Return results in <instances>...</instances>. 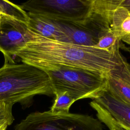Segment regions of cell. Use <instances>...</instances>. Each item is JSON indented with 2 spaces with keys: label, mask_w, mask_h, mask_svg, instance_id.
<instances>
[{
  "label": "cell",
  "mask_w": 130,
  "mask_h": 130,
  "mask_svg": "<svg viewBox=\"0 0 130 130\" xmlns=\"http://www.w3.org/2000/svg\"><path fill=\"white\" fill-rule=\"evenodd\" d=\"M16 56L23 63L43 71L51 67L66 66L106 75L120 69L125 61L120 53L49 39L34 32Z\"/></svg>",
  "instance_id": "1"
},
{
  "label": "cell",
  "mask_w": 130,
  "mask_h": 130,
  "mask_svg": "<svg viewBox=\"0 0 130 130\" xmlns=\"http://www.w3.org/2000/svg\"><path fill=\"white\" fill-rule=\"evenodd\" d=\"M54 94L47 74L25 63H5L0 68V102L28 106L35 96Z\"/></svg>",
  "instance_id": "2"
},
{
  "label": "cell",
  "mask_w": 130,
  "mask_h": 130,
  "mask_svg": "<svg viewBox=\"0 0 130 130\" xmlns=\"http://www.w3.org/2000/svg\"><path fill=\"white\" fill-rule=\"evenodd\" d=\"M48 76L53 93L67 91L76 101L95 100L108 89V75L66 66H53L43 70Z\"/></svg>",
  "instance_id": "3"
},
{
  "label": "cell",
  "mask_w": 130,
  "mask_h": 130,
  "mask_svg": "<svg viewBox=\"0 0 130 130\" xmlns=\"http://www.w3.org/2000/svg\"><path fill=\"white\" fill-rule=\"evenodd\" d=\"M94 0H30L20 6L27 13L37 14L61 22L85 26L92 15Z\"/></svg>",
  "instance_id": "4"
},
{
  "label": "cell",
  "mask_w": 130,
  "mask_h": 130,
  "mask_svg": "<svg viewBox=\"0 0 130 130\" xmlns=\"http://www.w3.org/2000/svg\"><path fill=\"white\" fill-rule=\"evenodd\" d=\"M14 130H103V125L98 119L88 115L54 113L49 110L31 113Z\"/></svg>",
  "instance_id": "5"
},
{
  "label": "cell",
  "mask_w": 130,
  "mask_h": 130,
  "mask_svg": "<svg viewBox=\"0 0 130 130\" xmlns=\"http://www.w3.org/2000/svg\"><path fill=\"white\" fill-rule=\"evenodd\" d=\"M27 24L9 17L0 18V51L5 63H14L13 58L31 39L32 35Z\"/></svg>",
  "instance_id": "6"
},
{
  "label": "cell",
  "mask_w": 130,
  "mask_h": 130,
  "mask_svg": "<svg viewBox=\"0 0 130 130\" xmlns=\"http://www.w3.org/2000/svg\"><path fill=\"white\" fill-rule=\"evenodd\" d=\"M93 10L107 21L121 42L130 46V12L118 0H94Z\"/></svg>",
  "instance_id": "7"
},
{
  "label": "cell",
  "mask_w": 130,
  "mask_h": 130,
  "mask_svg": "<svg viewBox=\"0 0 130 130\" xmlns=\"http://www.w3.org/2000/svg\"><path fill=\"white\" fill-rule=\"evenodd\" d=\"M124 130H130V104L122 100L109 89L93 100Z\"/></svg>",
  "instance_id": "8"
},
{
  "label": "cell",
  "mask_w": 130,
  "mask_h": 130,
  "mask_svg": "<svg viewBox=\"0 0 130 130\" xmlns=\"http://www.w3.org/2000/svg\"><path fill=\"white\" fill-rule=\"evenodd\" d=\"M27 14V26L34 33L49 39L69 43V38L58 21L40 14Z\"/></svg>",
  "instance_id": "9"
},
{
  "label": "cell",
  "mask_w": 130,
  "mask_h": 130,
  "mask_svg": "<svg viewBox=\"0 0 130 130\" xmlns=\"http://www.w3.org/2000/svg\"><path fill=\"white\" fill-rule=\"evenodd\" d=\"M59 22L68 36L69 43L90 47H94L96 44L98 34L89 26L87 25L79 26L72 23Z\"/></svg>",
  "instance_id": "10"
},
{
  "label": "cell",
  "mask_w": 130,
  "mask_h": 130,
  "mask_svg": "<svg viewBox=\"0 0 130 130\" xmlns=\"http://www.w3.org/2000/svg\"><path fill=\"white\" fill-rule=\"evenodd\" d=\"M120 43L110 27H108L99 32L98 42L94 47L113 53L119 54Z\"/></svg>",
  "instance_id": "11"
},
{
  "label": "cell",
  "mask_w": 130,
  "mask_h": 130,
  "mask_svg": "<svg viewBox=\"0 0 130 130\" xmlns=\"http://www.w3.org/2000/svg\"><path fill=\"white\" fill-rule=\"evenodd\" d=\"M108 89L119 98L130 104V85L111 72L108 75Z\"/></svg>",
  "instance_id": "12"
},
{
  "label": "cell",
  "mask_w": 130,
  "mask_h": 130,
  "mask_svg": "<svg viewBox=\"0 0 130 130\" xmlns=\"http://www.w3.org/2000/svg\"><path fill=\"white\" fill-rule=\"evenodd\" d=\"M0 13L3 17L14 18L26 24L28 21L27 13L20 5L8 1L0 0Z\"/></svg>",
  "instance_id": "13"
},
{
  "label": "cell",
  "mask_w": 130,
  "mask_h": 130,
  "mask_svg": "<svg viewBox=\"0 0 130 130\" xmlns=\"http://www.w3.org/2000/svg\"><path fill=\"white\" fill-rule=\"evenodd\" d=\"M54 95L55 99L50 111L54 113H69L70 107L76 100L67 91L57 92Z\"/></svg>",
  "instance_id": "14"
},
{
  "label": "cell",
  "mask_w": 130,
  "mask_h": 130,
  "mask_svg": "<svg viewBox=\"0 0 130 130\" xmlns=\"http://www.w3.org/2000/svg\"><path fill=\"white\" fill-rule=\"evenodd\" d=\"M90 105L96 112L98 119L101 122L105 123L110 129V130H124L122 128L106 111L94 101L90 103Z\"/></svg>",
  "instance_id": "15"
},
{
  "label": "cell",
  "mask_w": 130,
  "mask_h": 130,
  "mask_svg": "<svg viewBox=\"0 0 130 130\" xmlns=\"http://www.w3.org/2000/svg\"><path fill=\"white\" fill-rule=\"evenodd\" d=\"M13 104L4 102H0V126L5 123L11 125L14 118L12 113Z\"/></svg>",
  "instance_id": "16"
},
{
  "label": "cell",
  "mask_w": 130,
  "mask_h": 130,
  "mask_svg": "<svg viewBox=\"0 0 130 130\" xmlns=\"http://www.w3.org/2000/svg\"><path fill=\"white\" fill-rule=\"evenodd\" d=\"M130 85V63L124 61L122 67L117 70L111 72Z\"/></svg>",
  "instance_id": "17"
},
{
  "label": "cell",
  "mask_w": 130,
  "mask_h": 130,
  "mask_svg": "<svg viewBox=\"0 0 130 130\" xmlns=\"http://www.w3.org/2000/svg\"><path fill=\"white\" fill-rule=\"evenodd\" d=\"M119 4L126 8L130 12V0H118Z\"/></svg>",
  "instance_id": "18"
},
{
  "label": "cell",
  "mask_w": 130,
  "mask_h": 130,
  "mask_svg": "<svg viewBox=\"0 0 130 130\" xmlns=\"http://www.w3.org/2000/svg\"><path fill=\"white\" fill-rule=\"evenodd\" d=\"M10 125L8 123H5L0 126V130H7L8 126Z\"/></svg>",
  "instance_id": "19"
},
{
  "label": "cell",
  "mask_w": 130,
  "mask_h": 130,
  "mask_svg": "<svg viewBox=\"0 0 130 130\" xmlns=\"http://www.w3.org/2000/svg\"><path fill=\"white\" fill-rule=\"evenodd\" d=\"M2 17H3V16L0 13V18H2Z\"/></svg>",
  "instance_id": "20"
}]
</instances>
